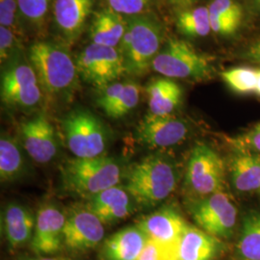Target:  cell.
<instances>
[{
  "label": "cell",
  "mask_w": 260,
  "mask_h": 260,
  "mask_svg": "<svg viewBox=\"0 0 260 260\" xmlns=\"http://www.w3.org/2000/svg\"><path fill=\"white\" fill-rule=\"evenodd\" d=\"M162 38V28L154 18L129 17L120 45L125 71L133 75L146 74L160 51Z\"/></svg>",
  "instance_id": "cell-4"
},
{
  "label": "cell",
  "mask_w": 260,
  "mask_h": 260,
  "mask_svg": "<svg viewBox=\"0 0 260 260\" xmlns=\"http://www.w3.org/2000/svg\"><path fill=\"white\" fill-rule=\"evenodd\" d=\"M140 93L141 88L134 81H116L101 90L96 103L109 118L120 119L137 107Z\"/></svg>",
  "instance_id": "cell-18"
},
{
  "label": "cell",
  "mask_w": 260,
  "mask_h": 260,
  "mask_svg": "<svg viewBox=\"0 0 260 260\" xmlns=\"http://www.w3.org/2000/svg\"><path fill=\"white\" fill-rule=\"evenodd\" d=\"M52 0H19V10L22 17L31 24L40 26L47 19Z\"/></svg>",
  "instance_id": "cell-30"
},
{
  "label": "cell",
  "mask_w": 260,
  "mask_h": 260,
  "mask_svg": "<svg viewBox=\"0 0 260 260\" xmlns=\"http://www.w3.org/2000/svg\"><path fill=\"white\" fill-rule=\"evenodd\" d=\"M149 113L157 116L172 115L181 103L182 89L171 78H158L146 88Z\"/></svg>",
  "instance_id": "cell-23"
},
{
  "label": "cell",
  "mask_w": 260,
  "mask_h": 260,
  "mask_svg": "<svg viewBox=\"0 0 260 260\" xmlns=\"http://www.w3.org/2000/svg\"><path fill=\"white\" fill-rule=\"evenodd\" d=\"M1 99L10 106L32 108L42 100V87L31 64H18L1 77Z\"/></svg>",
  "instance_id": "cell-11"
},
{
  "label": "cell",
  "mask_w": 260,
  "mask_h": 260,
  "mask_svg": "<svg viewBox=\"0 0 260 260\" xmlns=\"http://www.w3.org/2000/svg\"><path fill=\"white\" fill-rule=\"evenodd\" d=\"M21 260H71L67 257H62V256H55V257H51V256H39V257H30V258H24Z\"/></svg>",
  "instance_id": "cell-38"
},
{
  "label": "cell",
  "mask_w": 260,
  "mask_h": 260,
  "mask_svg": "<svg viewBox=\"0 0 260 260\" xmlns=\"http://www.w3.org/2000/svg\"><path fill=\"white\" fill-rule=\"evenodd\" d=\"M223 249L219 238L187 225L178 248V260H217Z\"/></svg>",
  "instance_id": "cell-21"
},
{
  "label": "cell",
  "mask_w": 260,
  "mask_h": 260,
  "mask_svg": "<svg viewBox=\"0 0 260 260\" xmlns=\"http://www.w3.org/2000/svg\"><path fill=\"white\" fill-rule=\"evenodd\" d=\"M19 10V0H0V24L4 27L15 26L16 15Z\"/></svg>",
  "instance_id": "cell-34"
},
{
  "label": "cell",
  "mask_w": 260,
  "mask_h": 260,
  "mask_svg": "<svg viewBox=\"0 0 260 260\" xmlns=\"http://www.w3.org/2000/svg\"><path fill=\"white\" fill-rule=\"evenodd\" d=\"M29 60L48 95L65 96L75 90L78 72L65 47L51 42H36L29 49Z\"/></svg>",
  "instance_id": "cell-2"
},
{
  "label": "cell",
  "mask_w": 260,
  "mask_h": 260,
  "mask_svg": "<svg viewBox=\"0 0 260 260\" xmlns=\"http://www.w3.org/2000/svg\"><path fill=\"white\" fill-rule=\"evenodd\" d=\"M66 214L54 205L40 207L36 215V223L31 249L38 255H49L61 251L64 247Z\"/></svg>",
  "instance_id": "cell-14"
},
{
  "label": "cell",
  "mask_w": 260,
  "mask_h": 260,
  "mask_svg": "<svg viewBox=\"0 0 260 260\" xmlns=\"http://www.w3.org/2000/svg\"><path fill=\"white\" fill-rule=\"evenodd\" d=\"M222 78L233 92L238 93H255L258 70L240 67L226 70L222 73Z\"/></svg>",
  "instance_id": "cell-29"
},
{
  "label": "cell",
  "mask_w": 260,
  "mask_h": 260,
  "mask_svg": "<svg viewBox=\"0 0 260 260\" xmlns=\"http://www.w3.org/2000/svg\"><path fill=\"white\" fill-rule=\"evenodd\" d=\"M224 168L220 155L205 144L197 145L186 168L185 182L198 198L222 192Z\"/></svg>",
  "instance_id": "cell-9"
},
{
  "label": "cell",
  "mask_w": 260,
  "mask_h": 260,
  "mask_svg": "<svg viewBox=\"0 0 260 260\" xmlns=\"http://www.w3.org/2000/svg\"><path fill=\"white\" fill-rule=\"evenodd\" d=\"M188 133V124L183 120L173 115L157 116L149 113L140 121L136 136L143 145L168 148L181 143Z\"/></svg>",
  "instance_id": "cell-13"
},
{
  "label": "cell",
  "mask_w": 260,
  "mask_h": 260,
  "mask_svg": "<svg viewBox=\"0 0 260 260\" xmlns=\"http://www.w3.org/2000/svg\"><path fill=\"white\" fill-rule=\"evenodd\" d=\"M211 31L221 36H231L241 25L243 10L235 0H212L208 6Z\"/></svg>",
  "instance_id": "cell-25"
},
{
  "label": "cell",
  "mask_w": 260,
  "mask_h": 260,
  "mask_svg": "<svg viewBox=\"0 0 260 260\" xmlns=\"http://www.w3.org/2000/svg\"><path fill=\"white\" fill-rule=\"evenodd\" d=\"M253 5L260 11V0H251Z\"/></svg>",
  "instance_id": "cell-40"
},
{
  "label": "cell",
  "mask_w": 260,
  "mask_h": 260,
  "mask_svg": "<svg viewBox=\"0 0 260 260\" xmlns=\"http://www.w3.org/2000/svg\"><path fill=\"white\" fill-rule=\"evenodd\" d=\"M109 8L122 16H138L148 8L150 0H106Z\"/></svg>",
  "instance_id": "cell-32"
},
{
  "label": "cell",
  "mask_w": 260,
  "mask_h": 260,
  "mask_svg": "<svg viewBox=\"0 0 260 260\" xmlns=\"http://www.w3.org/2000/svg\"><path fill=\"white\" fill-rule=\"evenodd\" d=\"M61 173L66 189L86 199L118 185L122 177L120 163L106 155L71 159L62 166Z\"/></svg>",
  "instance_id": "cell-3"
},
{
  "label": "cell",
  "mask_w": 260,
  "mask_h": 260,
  "mask_svg": "<svg viewBox=\"0 0 260 260\" xmlns=\"http://www.w3.org/2000/svg\"><path fill=\"white\" fill-rule=\"evenodd\" d=\"M1 223L10 250H16L32 240L36 217L26 206L11 203L3 211Z\"/></svg>",
  "instance_id": "cell-19"
},
{
  "label": "cell",
  "mask_w": 260,
  "mask_h": 260,
  "mask_svg": "<svg viewBox=\"0 0 260 260\" xmlns=\"http://www.w3.org/2000/svg\"><path fill=\"white\" fill-rule=\"evenodd\" d=\"M245 57L252 62L260 63V41L250 46L245 53Z\"/></svg>",
  "instance_id": "cell-36"
},
{
  "label": "cell",
  "mask_w": 260,
  "mask_h": 260,
  "mask_svg": "<svg viewBox=\"0 0 260 260\" xmlns=\"http://www.w3.org/2000/svg\"><path fill=\"white\" fill-rule=\"evenodd\" d=\"M147 241L137 225L121 229L104 241L102 256L103 260H137Z\"/></svg>",
  "instance_id": "cell-20"
},
{
  "label": "cell",
  "mask_w": 260,
  "mask_h": 260,
  "mask_svg": "<svg viewBox=\"0 0 260 260\" xmlns=\"http://www.w3.org/2000/svg\"><path fill=\"white\" fill-rule=\"evenodd\" d=\"M23 148L29 156L40 164L55 158L58 150L55 131L45 113H40L20 124Z\"/></svg>",
  "instance_id": "cell-15"
},
{
  "label": "cell",
  "mask_w": 260,
  "mask_h": 260,
  "mask_svg": "<svg viewBox=\"0 0 260 260\" xmlns=\"http://www.w3.org/2000/svg\"><path fill=\"white\" fill-rule=\"evenodd\" d=\"M199 1L200 0H170L172 6L178 10V12L193 8Z\"/></svg>",
  "instance_id": "cell-37"
},
{
  "label": "cell",
  "mask_w": 260,
  "mask_h": 260,
  "mask_svg": "<svg viewBox=\"0 0 260 260\" xmlns=\"http://www.w3.org/2000/svg\"><path fill=\"white\" fill-rule=\"evenodd\" d=\"M75 64L78 75L100 90L116 82L126 72L120 48L94 44L84 48Z\"/></svg>",
  "instance_id": "cell-7"
},
{
  "label": "cell",
  "mask_w": 260,
  "mask_h": 260,
  "mask_svg": "<svg viewBox=\"0 0 260 260\" xmlns=\"http://www.w3.org/2000/svg\"><path fill=\"white\" fill-rule=\"evenodd\" d=\"M62 129L68 149L76 158L104 155L107 148V133L93 113L76 109L62 121Z\"/></svg>",
  "instance_id": "cell-6"
},
{
  "label": "cell",
  "mask_w": 260,
  "mask_h": 260,
  "mask_svg": "<svg viewBox=\"0 0 260 260\" xmlns=\"http://www.w3.org/2000/svg\"><path fill=\"white\" fill-rule=\"evenodd\" d=\"M236 255L238 260H260V213L252 211L244 217Z\"/></svg>",
  "instance_id": "cell-26"
},
{
  "label": "cell",
  "mask_w": 260,
  "mask_h": 260,
  "mask_svg": "<svg viewBox=\"0 0 260 260\" xmlns=\"http://www.w3.org/2000/svg\"><path fill=\"white\" fill-rule=\"evenodd\" d=\"M93 0H54L53 18L63 37L73 44L83 32L92 13Z\"/></svg>",
  "instance_id": "cell-17"
},
{
  "label": "cell",
  "mask_w": 260,
  "mask_h": 260,
  "mask_svg": "<svg viewBox=\"0 0 260 260\" xmlns=\"http://www.w3.org/2000/svg\"><path fill=\"white\" fill-rule=\"evenodd\" d=\"M231 174L237 191L260 190V153L237 151L231 162Z\"/></svg>",
  "instance_id": "cell-24"
},
{
  "label": "cell",
  "mask_w": 260,
  "mask_h": 260,
  "mask_svg": "<svg viewBox=\"0 0 260 260\" xmlns=\"http://www.w3.org/2000/svg\"><path fill=\"white\" fill-rule=\"evenodd\" d=\"M255 93L260 96V70H258V76H257V85H256V90Z\"/></svg>",
  "instance_id": "cell-39"
},
{
  "label": "cell",
  "mask_w": 260,
  "mask_h": 260,
  "mask_svg": "<svg viewBox=\"0 0 260 260\" xmlns=\"http://www.w3.org/2000/svg\"><path fill=\"white\" fill-rule=\"evenodd\" d=\"M24 160L18 143L8 136L0 140V178L1 181H12L23 171Z\"/></svg>",
  "instance_id": "cell-28"
},
{
  "label": "cell",
  "mask_w": 260,
  "mask_h": 260,
  "mask_svg": "<svg viewBox=\"0 0 260 260\" xmlns=\"http://www.w3.org/2000/svg\"><path fill=\"white\" fill-rule=\"evenodd\" d=\"M133 202L126 189L117 185L88 199L86 206L105 224L116 223L128 217L134 211Z\"/></svg>",
  "instance_id": "cell-16"
},
{
  "label": "cell",
  "mask_w": 260,
  "mask_h": 260,
  "mask_svg": "<svg viewBox=\"0 0 260 260\" xmlns=\"http://www.w3.org/2000/svg\"><path fill=\"white\" fill-rule=\"evenodd\" d=\"M189 211L198 226L205 233L219 239L233 235L237 209L223 191L192 201Z\"/></svg>",
  "instance_id": "cell-8"
},
{
  "label": "cell",
  "mask_w": 260,
  "mask_h": 260,
  "mask_svg": "<svg viewBox=\"0 0 260 260\" xmlns=\"http://www.w3.org/2000/svg\"><path fill=\"white\" fill-rule=\"evenodd\" d=\"M136 225L149 240L178 253L179 243L188 223L175 207L163 206L141 218Z\"/></svg>",
  "instance_id": "cell-12"
},
{
  "label": "cell",
  "mask_w": 260,
  "mask_h": 260,
  "mask_svg": "<svg viewBox=\"0 0 260 260\" xmlns=\"http://www.w3.org/2000/svg\"><path fill=\"white\" fill-rule=\"evenodd\" d=\"M103 223L86 206L71 208L66 215L64 247L72 252L90 251L103 242Z\"/></svg>",
  "instance_id": "cell-10"
},
{
  "label": "cell",
  "mask_w": 260,
  "mask_h": 260,
  "mask_svg": "<svg viewBox=\"0 0 260 260\" xmlns=\"http://www.w3.org/2000/svg\"><path fill=\"white\" fill-rule=\"evenodd\" d=\"M127 19L110 9H103L94 16L90 30L92 44L104 47H117L126 30Z\"/></svg>",
  "instance_id": "cell-22"
},
{
  "label": "cell",
  "mask_w": 260,
  "mask_h": 260,
  "mask_svg": "<svg viewBox=\"0 0 260 260\" xmlns=\"http://www.w3.org/2000/svg\"><path fill=\"white\" fill-rule=\"evenodd\" d=\"M137 260H178V253L148 239Z\"/></svg>",
  "instance_id": "cell-33"
},
{
  "label": "cell",
  "mask_w": 260,
  "mask_h": 260,
  "mask_svg": "<svg viewBox=\"0 0 260 260\" xmlns=\"http://www.w3.org/2000/svg\"><path fill=\"white\" fill-rule=\"evenodd\" d=\"M237 151L260 153V122L241 135L230 140Z\"/></svg>",
  "instance_id": "cell-31"
},
{
  "label": "cell",
  "mask_w": 260,
  "mask_h": 260,
  "mask_svg": "<svg viewBox=\"0 0 260 260\" xmlns=\"http://www.w3.org/2000/svg\"><path fill=\"white\" fill-rule=\"evenodd\" d=\"M178 31L186 37H205L211 31L207 6H199L178 12Z\"/></svg>",
  "instance_id": "cell-27"
},
{
  "label": "cell",
  "mask_w": 260,
  "mask_h": 260,
  "mask_svg": "<svg viewBox=\"0 0 260 260\" xmlns=\"http://www.w3.org/2000/svg\"><path fill=\"white\" fill-rule=\"evenodd\" d=\"M178 172L175 162L164 154H149L130 168L124 188L134 202L154 206L166 200L176 189Z\"/></svg>",
  "instance_id": "cell-1"
},
{
  "label": "cell",
  "mask_w": 260,
  "mask_h": 260,
  "mask_svg": "<svg viewBox=\"0 0 260 260\" xmlns=\"http://www.w3.org/2000/svg\"><path fill=\"white\" fill-rule=\"evenodd\" d=\"M259 191H260V190H259Z\"/></svg>",
  "instance_id": "cell-41"
},
{
  "label": "cell",
  "mask_w": 260,
  "mask_h": 260,
  "mask_svg": "<svg viewBox=\"0 0 260 260\" xmlns=\"http://www.w3.org/2000/svg\"><path fill=\"white\" fill-rule=\"evenodd\" d=\"M151 69L167 78L202 81L213 73L211 61L189 43L172 39L152 62Z\"/></svg>",
  "instance_id": "cell-5"
},
{
  "label": "cell",
  "mask_w": 260,
  "mask_h": 260,
  "mask_svg": "<svg viewBox=\"0 0 260 260\" xmlns=\"http://www.w3.org/2000/svg\"><path fill=\"white\" fill-rule=\"evenodd\" d=\"M16 38L15 34L10 28L1 26L0 27V58L1 62L6 60L15 46Z\"/></svg>",
  "instance_id": "cell-35"
}]
</instances>
